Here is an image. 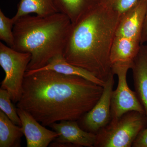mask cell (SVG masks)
<instances>
[{"mask_svg":"<svg viewBox=\"0 0 147 147\" xmlns=\"http://www.w3.org/2000/svg\"><path fill=\"white\" fill-rule=\"evenodd\" d=\"M147 126L145 113L127 112L112 119L96 134L95 147H131L139 133Z\"/></svg>","mask_w":147,"mask_h":147,"instance_id":"277c9868","label":"cell"},{"mask_svg":"<svg viewBox=\"0 0 147 147\" xmlns=\"http://www.w3.org/2000/svg\"><path fill=\"white\" fill-rule=\"evenodd\" d=\"M10 94L6 90L0 89V109L13 123L21 127V122L17 112L11 102Z\"/></svg>","mask_w":147,"mask_h":147,"instance_id":"e0dca14e","label":"cell"},{"mask_svg":"<svg viewBox=\"0 0 147 147\" xmlns=\"http://www.w3.org/2000/svg\"><path fill=\"white\" fill-rule=\"evenodd\" d=\"M141 44L123 36H115L111 46V64L118 63L132 62L139 53Z\"/></svg>","mask_w":147,"mask_h":147,"instance_id":"4fadbf2b","label":"cell"},{"mask_svg":"<svg viewBox=\"0 0 147 147\" xmlns=\"http://www.w3.org/2000/svg\"><path fill=\"white\" fill-rule=\"evenodd\" d=\"M59 136L50 147H94L96 134L84 130L76 121H62L50 126Z\"/></svg>","mask_w":147,"mask_h":147,"instance_id":"ba28073f","label":"cell"},{"mask_svg":"<svg viewBox=\"0 0 147 147\" xmlns=\"http://www.w3.org/2000/svg\"><path fill=\"white\" fill-rule=\"evenodd\" d=\"M71 26L69 18L60 12L46 16L29 14L15 22L12 48L31 55L27 71L42 68L62 55Z\"/></svg>","mask_w":147,"mask_h":147,"instance_id":"3957f363","label":"cell"},{"mask_svg":"<svg viewBox=\"0 0 147 147\" xmlns=\"http://www.w3.org/2000/svg\"><path fill=\"white\" fill-rule=\"evenodd\" d=\"M114 76L112 74L105 82L102 94L96 104L77 121L80 127L85 131L97 134L112 119L111 101L115 84Z\"/></svg>","mask_w":147,"mask_h":147,"instance_id":"52a82bcc","label":"cell"},{"mask_svg":"<svg viewBox=\"0 0 147 147\" xmlns=\"http://www.w3.org/2000/svg\"><path fill=\"white\" fill-rule=\"evenodd\" d=\"M120 17L99 3L72 24L62 54L65 60L106 82L113 73L110 50Z\"/></svg>","mask_w":147,"mask_h":147,"instance_id":"7a4b0ae2","label":"cell"},{"mask_svg":"<svg viewBox=\"0 0 147 147\" xmlns=\"http://www.w3.org/2000/svg\"><path fill=\"white\" fill-rule=\"evenodd\" d=\"M139 0H100L99 3L121 15L131 8Z\"/></svg>","mask_w":147,"mask_h":147,"instance_id":"d6986e66","label":"cell"},{"mask_svg":"<svg viewBox=\"0 0 147 147\" xmlns=\"http://www.w3.org/2000/svg\"><path fill=\"white\" fill-rule=\"evenodd\" d=\"M13 25L12 18L6 16L0 9V39L12 48L14 45Z\"/></svg>","mask_w":147,"mask_h":147,"instance_id":"ac0fdd59","label":"cell"},{"mask_svg":"<svg viewBox=\"0 0 147 147\" xmlns=\"http://www.w3.org/2000/svg\"><path fill=\"white\" fill-rule=\"evenodd\" d=\"M147 8V0H139L121 15L116 36H123L141 44L142 31Z\"/></svg>","mask_w":147,"mask_h":147,"instance_id":"9c48e42d","label":"cell"},{"mask_svg":"<svg viewBox=\"0 0 147 147\" xmlns=\"http://www.w3.org/2000/svg\"><path fill=\"white\" fill-rule=\"evenodd\" d=\"M59 12L66 15L75 24L93 9L100 0H54Z\"/></svg>","mask_w":147,"mask_h":147,"instance_id":"5bb4252c","label":"cell"},{"mask_svg":"<svg viewBox=\"0 0 147 147\" xmlns=\"http://www.w3.org/2000/svg\"><path fill=\"white\" fill-rule=\"evenodd\" d=\"M31 58L30 53L18 52L0 42V65L5 73L1 88L8 91L14 103H17L21 98L24 77Z\"/></svg>","mask_w":147,"mask_h":147,"instance_id":"5b68a950","label":"cell"},{"mask_svg":"<svg viewBox=\"0 0 147 147\" xmlns=\"http://www.w3.org/2000/svg\"><path fill=\"white\" fill-rule=\"evenodd\" d=\"M131 69L135 92L144 108L147 119V45L141 44Z\"/></svg>","mask_w":147,"mask_h":147,"instance_id":"8fae6325","label":"cell"},{"mask_svg":"<svg viewBox=\"0 0 147 147\" xmlns=\"http://www.w3.org/2000/svg\"><path fill=\"white\" fill-rule=\"evenodd\" d=\"M58 12H59L54 0H21L12 18L14 24L19 18L31 13L46 16Z\"/></svg>","mask_w":147,"mask_h":147,"instance_id":"9a60e30c","label":"cell"},{"mask_svg":"<svg viewBox=\"0 0 147 147\" xmlns=\"http://www.w3.org/2000/svg\"><path fill=\"white\" fill-rule=\"evenodd\" d=\"M132 147H147V126L137 136L132 144Z\"/></svg>","mask_w":147,"mask_h":147,"instance_id":"ffe728a7","label":"cell"},{"mask_svg":"<svg viewBox=\"0 0 147 147\" xmlns=\"http://www.w3.org/2000/svg\"><path fill=\"white\" fill-rule=\"evenodd\" d=\"M17 112L27 147H47L59 136L57 132L45 128L27 111L17 108Z\"/></svg>","mask_w":147,"mask_h":147,"instance_id":"30bf717a","label":"cell"},{"mask_svg":"<svg viewBox=\"0 0 147 147\" xmlns=\"http://www.w3.org/2000/svg\"><path fill=\"white\" fill-rule=\"evenodd\" d=\"M146 44L147 45V8L144 23L142 31V41L141 44Z\"/></svg>","mask_w":147,"mask_h":147,"instance_id":"44dd1931","label":"cell"},{"mask_svg":"<svg viewBox=\"0 0 147 147\" xmlns=\"http://www.w3.org/2000/svg\"><path fill=\"white\" fill-rule=\"evenodd\" d=\"M132 62L118 63L112 65V72L118 78L117 87L112 93L111 114L112 119H117L129 111L145 113L143 106L135 91L128 86L127 75Z\"/></svg>","mask_w":147,"mask_h":147,"instance_id":"8992f818","label":"cell"},{"mask_svg":"<svg viewBox=\"0 0 147 147\" xmlns=\"http://www.w3.org/2000/svg\"><path fill=\"white\" fill-rule=\"evenodd\" d=\"M103 87L76 76L52 70L27 71L17 108L44 126L62 121L79 120L100 98Z\"/></svg>","mask_w":147,"mask_h":147,"instance_id":"6da1fadb","label":"cell"},{"mask_svg":"<svg viewBox=\"0 0 147 147\" xmlns=\"http://www.w3.org/2000/svg\"><path fill=\"white\" fill-rule=\"evenodd\" d=\"M48 70L56 71L65 75L80 76L101 86L104 87L105 85V82L98 79L89 71L67 61L62 55L55 56L50 60L47 65L42 68L31 71Z\"/></svg>","mask_w":147,"mask_h":147,"instance_id":"7c38bea8","label":"cell"},{"mask_svg":"<svg viewBox=\"0 0 147 147\" xmlns=\"http://www.w3.org/2000/svg\"><path fill=\"white\" fill-rule=\"evenodd\" d=\"M24 135L21 127L13 123L0 110V147H21Z\"/></svg>","mask_w":147,"mask_h":147,"instance_id":"2e32d148","label":"cell"}]
</instances>
